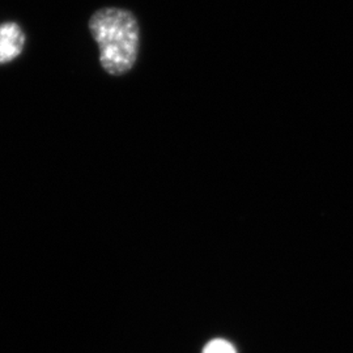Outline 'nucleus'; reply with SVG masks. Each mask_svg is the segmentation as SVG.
<instances>
[{
  "mask_svg": "<svg viewBox=\"0 0 353 353\" xmlns=\"http://www.w3.org/2000/svg\"><path fill=\"white\" fill-rule=\"evenodd\" d=\"M89 32L100 50L101 67L112 76H122L137 63L140 26L137 17L122 8H102L89 19Z\"/></svg>",
  "mask_w": 353,
  "mask_h": 353,
  "instance_id": "obj_1",
  "label": "nucleus"
},
{
  "mask_svg": "<svg viewBox=\"0 0 353 353\" xmlns=\"http://www.w3.org/2000/svg\"><path fill=\"white\" fill-rule=\"evenodd\" d=\"M26 36L21 26L14 21L0 24V64L17 59L24 50Z\"/></svg>",
  "mask_w": 353,
  "mask_h": 353,
  "instance_id": "obj_2",
  "label": "nucleus"
},
{
  "mask_svg": "<svg viewBox=\"0 0 353 353\" xmlns=\"http://www.w3.org/2000/svg\"><path fill=\"white\" fill-rule=\"evenodd\" d=\"M202 353H237V350L230 341L214 339L204 345Z\"/></svg>",
  "mask_w": 353,
  "mask_h": 353,
  "instance_id": "obj_3",
  "label": "nucleus"
}]
</instances>
